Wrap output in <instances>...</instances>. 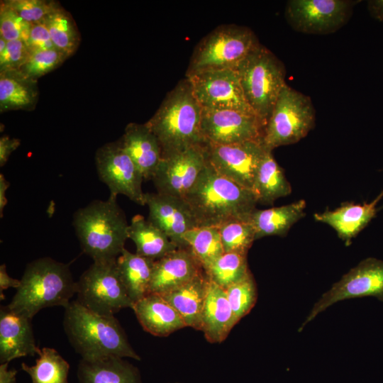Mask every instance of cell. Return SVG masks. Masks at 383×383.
Returning a JSON list of instances; mask_svg holds the SVG:
<instances>
[{
    "label": "cell",
    "instance_id": "d590c367",
    "mask_svg": "<svg viewBox=\"0 0 383 383\" xmlns=\"http://www.w3.org/2000/svg\"><path fill=\"white\" fill-rule=\"evenodd\" d=\"M225 290L236 324L250 311L257 301V287L250 271Z\"/></svg>",
    "mask_w": 383,
    "mask_h": 383
},
{
    "label": "cell",
    "instance_id": "60d3db41",
    "mask_svg": "<svg viewBox=\"0 0 383 383\" xmlns=\"http://www.w3.org/2000/svg\"><path fill=\"white\" fill-rule=\"evenodd\" d=\"M26 44L30 52L55 48L49 31L43 22L31 24Z\"/></svg>",
    "mask_w": 383,
    "mask_h": 383
},
{
    "label": "cell",
    "instance_id": "2e32d148",
    "mask_svg": "<svg viewBox=\"0 0 383 383\" xmlns=\"http://www.w3.org/2000/svg\"><path fill=\"white\" fill-rule=\"evenodd\" d=\"M206 165L204 145L162 157L152 180L157 192L184 199Z\"/></svg>",
    "mask_w": 383,
    "mask_h": 383
},
{
    "label": "cell",
    "instance_id": "f546056e",
    "mask_svg": "<svg viewBox=\"0 0 383 383\" xmlns=\"http://www.w3.org/2000/svg\"><path fill=\"white\" fill-rule=\"evenodd\" d=\"M35 82L16 72L0 73V110H30L37 101Z\"/></svg>",
    "mask_w": 383,
    "mask_h": 383
},
{
    "label": "cell",
    "instance_id": "8fae6325",
    "mask_svg": "<svg viewBox=\"0 0 383 383\" xmlns=\"http://www.w3.org/2000/svg\"><path fill=\"white\" fill-rule=\"evenodd\" d=\"M357 3L349 0H290L286 4L284 16L297 32L329 34L348 22Z\"/></svg>",
    "mask_w": 383,
    "mask_h": 383
},
{
    "label": "cell",
    "instance_id": "74e56055",
    "mask_svg": "<svg viewBox=\"0 0 383 383\" xmlns=\"http://www.w3.org/2000/svg\"><path fill=\"white\" fill-rule=\"evenodd\" d=\"M31 24L23 20L4 1L0 6V36L6 41L22 40L26 43Z\"/></svg>",
    "mask_w": 383,
    "mask_h": 383
},
{
    "label": "cell",
    "instance_id": "836d02e7",
    "mask_svg": "<svg viewBox=\"0 0 383 383\" xmlns=\"http://www.w3.org/2000/svg\"><path fill=\"white\" fill-rule=\"evenodd\" d=\"M247 255L236 252H224L204 271L210 281L225 289L250 272Z\"/></svg>",
    "mask_w": 383,
    "mask_h": 383
},
{
    "label": "cell",
    "instance_id": "4316f807",
    "mask_svg": "<svg viewBox=\"0 0 383 383\" xmlns=\"http://www.w3.org/2000/svg\"><path fill=\"white\" fill-rule=\"evenodd\" d=\"M155 261L126 248L116 259L121 279L133 304L149 294Z\"/></svg>",
    "mask_w": 383,
    "mask_h": 383
},
{
    "label": "cell",
    "instance_id": "4dcf8cb0",
    "mask_svg": "<svg viewBox=\"0 0 383 383\" xmlns=\"http://www.w3.org/2000/svg\"><path fill=\"white\" fill-rule=\"evenodd\" d=\"M35 364H21V369L30 377L32 383H68L70 365L54 348L40 349Z\"/></svg>",
    "mask_w": 383,
    "mask_h": 383
},
{
    "label": "cell",
    "instance_id": "4fadbf2b",
    "mask_svg": "<svg viewBox=\"0 0 383 383\" xmlns=\"http://www.w3.org/2000/svg\"><path fill=\"white\" fill-rule=\"evenodd\" d=\"M95 162L99 177L108 186L110 196L123 194L139 205L145 204L143 176L119 140L100 147Z\"/></svg>",
    "mask_w": 383,
    "mask_h": 383
},
{
    "label": "cell",
    "instance_id": "7bdbcfd3",
    "mask_svg": "<svg viewBox=\"0 0 383 383\" xmlns=\"http://www.w3.org/2000/svg\"><path fill=\"white\" fill-rule=\"evenodd\" d=\"M21 284V280L17 279H13L10 277L7 272L5 264H2L0 266V296L1 299H4V290L7 289L8 288L13 287L16 289L19 287Z\"/></svg>",
    "mask_w": 383,
    "mask_h": 383
},
{
    "label": "cell",
    "instance_id": "3957f363",
    "mask_svg": "<svg viewBox=\"0 0 383 383\" xmlns=\"http://www.w3.org/2000/svg\"><path fill=\"white\" fill-rule=\"evenodd\" d=\"M202 108L185 78L166 95L145 124L157 138L162 157L204 144L201 131Z\"/></svg>",
    "mask_w": 383,
    "mask_h": 383
},
{
    "label": "cell",
    "instance_id": "b9f144b4",
    "mask_svg": "<svg viewBox=\"0 0 383 383\" xmlns=\"http://www.w3.org/2000/svg\"><path fill=\"white\" fill-rule=\"evenodd\" d=\"M21 140L4 135L0 138V166H4L11 154L20 145Z\"/></svg>",
    "mask_w": 383,
    "mask_h": 383
},
{
    "label": "cell",
    "instance_id": "7dc6e473",
    "mask_svg": "<svg viewBox=\"0 0 383 383\" xmlns=\"http://www.w3.org/2000/svg\"><path fill=\"white\" fill-rule=\"evenodd\" d=\"M6 45H7V41L4 38L0 36V55L4 52L6 48Z\"/></svg>",
    "mask_w": 383,
    "mask_h": 383
},
{
    "label": "cell",
    "instance_id": "1f68e13d",
    "mask_svg": "<svg viewBox=\"0 0 383 383\" xmlns=\"http://www.w3.org/2000/svg\"><path fill=\"white\" fill-rule=\"evenodd\" d=\"M187 248L205 270L224 253L218 228L197 226L188 231L183 236Z\"/></svg>",
    "mask_w": 383,
    "mask_h": 383
},
{
    "label": "cell",
    "instance_id": "ffe728a7",
    "mask_svg": "<svg viewBox=\"0 0 383 383\" xmlns=\"http://www.w3.org/2000/svg\"><path fill=\"white\" fill-rule=\"evenodd\" d=\"M382 197L383 191L370 203H345L334 210L315 213L314 218L332 227L345 244L349 245L352 239L376 216L377 204Z\"/></svg>",
    "mask_w": 383,
    "mask_h": 383
},
{
    "label": "cell",
    "instance_id": "8992f818",
    "mask_svg": "<svg viewBox=\"0 0 383 383\" xmlns=\"http://www.w3.org/2000/svg\"><path fill=\"white\" fill-rule=\"evenodd\" d=\"M235 70L247 101L266 126L277 98L287 84L284 64L259 43Z\"/></svg>",
    "mask_w": 383,
    "mask_h": 383
},
{
    "label": "cell",
    "instance_id": "d6a6232c",
    "mask_svg": "<svg viewBox=\"0 0 383 383\" xmlns=\"http://www.w3.org/2000/svg\"><path fill=\"white\" fill-rule=\"evenodd\" d=\"M48 28L55 48L67 57L77 49L79 35L71 16L58 6L42 21Z\"/></svg>",
    "mask_w": 383,
    "mask_h": 383
},
{
    "label": "cell",
    "instance_id": "277c9868",
    "mask_svg": "<svg viewBox=\"0 0 383 383\" xmlns=\"http://www.w3.org/2000/svg\"><path fill=\"white\" fill-rule=\"evenodd\" d=\"M20 280L21 284L7 306L31 319L45 308H65L76 294L77 282L69 265L49 257L29 262Z\"/></svg>",
    "mask_w": 383,
    "mask_h": 383
},
{
    "label": "cell",
    "instance_id": "f1b7e54d",
    "mask_svg": "<svg viewBox=\"0 0 383 383\" xmlns=\"http://www.w3.org/2000/svg\"><path fill=\"white\" fill-rule=\"evenodd\" d=\"M272 151L267 150L258 169L252 192L257 203L272 205L279 198L292 192L290 183L274 160Z\"/></svg>",
    "mask_w": 383,
    "mask_h": 383
},
{
    "label": "cell",
    "instance_id": "44dd1931",
    "mask_svg": "<svg viewBox=\"0 0 383 383\" xmlns=\"http://www.w3.org/2000/svg\"><path fill=\"white\" fill-rule=\"evenodd\" d=\"M119 142L144 179H152L162 160V151L157 138L145 123H129Z\"/></svg>",
    "mask_w": 383,
    "mask_h": 383
},
{
    "label": "cell",
    "instance_id": "ba28073f",
    "mask_svg": "<svg viewBox=\"0 0 383 383\" xmlns=\"http://www.w3.org/2000/svg\"><path fill=\"white\" fill-rule=\"evenodd\" d=\"M316 111L311 98L286 84L281 91L265 128L267 150L296 143L315 126Z\"/></svg>",
    "mask_w": 383,
    "mask_h": 383
},
{
    "label": "cell",
    "instance_id": "30bf717a",
    "mask_svg": "<svg viewBox=\"0 0 383 383\" xmlns=\"http://www.w3.org/2000/svg\"><path fill=\"white\" fill-rule=\"evenodd\" d=\"M365 296H374L383 301V260L366 258L345 274L322 294L299 331H301L320 313L336 302Z\"/></svg>",
    "mask_w": 383,
    "mask_h": 383
},
{
    "label": "cell",
    "instance_id": "7c38bea8",
    "mask_svg": "<svg viewBox=\"0 0 383 383\" xmlns=\"http://www.w3.org/2000/svg\"><path fill=\"white\" fill-rule=\"evenodd\" d=\"M206 162L218 173L252 191L260 165L268 150L262 140L231 145L204 143Z\"/></svg>",
    "mask_w": 383,
    "mask_h": 383
},
{
    "label": "cell",
    "instance_id": "e0dca14e",
    "mask_svg": "<svg viewBox=\"0 0 383 383\" xmlns=\"http://www.w3.org/2000/svg\"><path fill=\"white\" fill-rule=\"evenodd\" d=\"M148 220L162 231L178 248H185L183 236L196 227L184 199L160 193H145Z\"/></svg>",
    "mask_w": 383,
    "mask_h": 383
},
{
    "label": "cell",
    "instance_id": "603a6c76",
    "mask_svg": "<svg viewBox=\"0 0 383 383\" xmlns=\"http://www.w3.org/2000/svg\"><path fill=\"white\" fill-rule=\"evenodd\" d=\"M209 282L204 271L183 285L160 295L179 313L187 327L201 330L202 311Z\"/></svg>",
    "mask_w": 383,
    "mask_h": 383
},
{
    "label": "cell",
    "instance_id": "52a82bcc",
    "mask_svg": "<svg viewBox=\"0 0 383 383\" xmlns=\"http://www.w3.org/2000/svg\"><path fill=\"white\" fill-rule=\"evenodd\" d=\"M259 43L248 27L233 24L218 26L195 47L186 77L210 70L236 69Z\"/></svg>",
    "mask_w": 383,
    "mask_h": 383
},
{
    "label": "cell",
    "instance_id": "cb8c5ba5",
    "mask_svg": "<svg viewBox=\"0 0 383 383\" xmlns=\"http://www.w3.org/2000/svg\"><path fill=\"white\" fill-rule=\"evenodd\" d=\"M235 325L226 290L210 281L202 311L200 331H203L209 342L221 343L226 340Z\"/></svg>",
    "mask_w": 383,
    "mask_h": 383
},
{
    "label": "cell",
    "instance_id": "ee69618b",
    "mask_svg": "<svg viewBox=\"0 0 383 383\" xmlns=\"http://www.w3.org/2000/svg\"><path fill=\"white\" fill-rule=\"evenodd\" d=\"M370 14L375 19L383 21V0H371L367 2Z\"/></svg>",
    "mask_w": 383,
    "mask_h": 383
},
{
    "label": "cell",
    "instance_id": "83f0119b",
    "mask_svg": "<svg viewBox=\"0 0 383 383\" xmlns=\"http://www.w3.org/2000/svg\"><path fill=\"white\" fill-rule=\"evenodd\" d=\"M128 236L135 244V253L154 260L179 248L162 231L140 215L131 219Z\"/></svg>",
    "mask_w": 383,
    "mask_h": 383
},
{
    "label": "cell",
    "instance_id": "8d00e7d4",
    "mask_svg": "<svg viewBox=\"0 0 383 383\" xmlns=\"http://www.w3.org/2000/svg\"><path fill=\"white\" fill-rule=\"evenodd\" d=\"M66 58L55 48L31 51L16 72L27 79L36 82L40 77L57 68Z\"/></svg>",
    "mask_w": 383,
    "mask_h": 383
},
{
    "label": "cell",
    "instance_id": "f35d334b",
    "mask_svg": "<svg viewBox=\"0 0 383 383\" xmlns=\"http://www.w3.org/2000/svg\"><path fill=\"white\" fill-rule=\"evenodd\" d=\"M4 2L30 24L42 22L59 6L54 1L45 0H8Z\"/></svg>",
    "mask_w": 383,
    "mask_h": 383
},
{
    "label": "cell",
    "instance_id": "d6986e66",
    "mask_svg": "<svg viewBox=\"0 0 383 383\" xmlns=\"http://www.w3.org/2000/svg\"><path fill=\"white\" fill-rule=\"evenodd\" d=\"M31 318L17 313L9 306L0 309V362L38 355Z\"/></svg>",
    "mask_w": 383,
    "mask_h": 383
},
{
    "label": "cell",
    "instance_id": "7a4b0ae2",
    "mask_svg": "<svg viewBox=\"0 0 383 383\" xmlns=\"http://www.w3.org/2000/svg\"><path fill=\"white\" fill-rule=\"evenodd\" d=\"M63 327L70 345L83 360L118 356L140 360L114 315L94 313L74 300L65 308Z\"/></svg>",
    "mask_w": 383,
    "mask_h": 383
},
{
    "label": "cell",
    "instance_id": "6da1fadb",
    "mask_svg": "<svg viewBox=\"0 0 383 383\" xmlns=\"http://www.w3.org/2000/svg\"><path fill=\"white\" fill-rule=\"evenodd\" d=\"M197 226L218 228L233 220H249L256 209L252 191L216 172L207 162L184 199Z\"/></svg>",
    "mask_w": 383,
    "mask_h": 383
},
{
    "label": "cell",
    "instance_id": "bcb514c9",
    "mask_svg": "<svg viewBox=\"0 0 383 383\" xmlns=\"http://www.w3.org/2000/svg\"><path fill=\"white\" fill-rule=\"evenodd\" d=\"M10 184L6 179L3 174H0V216H3V211L6 204H7V200L6 198V191L9 187Z\"/></svg>",
    "mask_w": 383,
    "mask_h": 383
},
{
    "label": "cell",
    "instance_id": "ab89813d",
    "mask_svg": "<svg viewBox=\"0 0 383 383\" xmlns=\"http://www.w3.org/2000/svg\"><path fill=\"white\" fill-rule=\"evenodd\" d=\"M30 52L26 43L22 40L7 41L4 52L0 55V73L17 72Z\"/></svg>",
    "mask_w": 383,
    "mask_h": 383
},
{
    "label": "cell",
    "instance_id": "c3c4849f",
    "mask_svg": "<svg viewBox=\"0 0 383 383\" xmlns=\"http://www.w3.org/2000/svg\"><path fill=\"white\" fill-rule=\"evenodd\" d=\"M174 383H180V382H174Z\"/></svg>",
    "mask_w": 383,
    "mask_h": 383
},
{
    "label": "cell",
    "instance_id": "d4e9b609",
    "mask_svg": "<svg viewBox=\"0 0 383 383\" xmlns=\"http://www.w3.org/2000/svg\"><path fill=\"white\" fill-rule=\"evenodd\" d=\"M77 376L79 383H142L139 369L118 356L81 359Z\"/></svg>",
    "mask_w": 383,
    "mask_h": 383
},
{
    "label": "cell",
    "instance_id": "e575fe53",
    "mask_svg": "<svg viewBox=\"0 0 383 383\" xmlns=\"http://www.w3.org/2000/svg\"><path fill=\"white\" fill-rule=\"evenodd\" d=\"M224 252L248 254L255 239L254 228L249 220H233L218 228Z\"/></svg>",
    "mask_w": 383,
    "mask_h": 383
},
{
    "label": "cell",
    "instance_id": "5b68a950",
    "mask_svg": "<svg viewBox=\"0 0 383 383\" xmlns=\"http://www.w3.org/2000/svg\"><path fill=\"white\" fill-rule=\"evenodd\" d=\"M116 196L95 200L74 214L73 225L83 252L94 262L116 260L123 250L128 224Z\"/></svg>",
    "mask_w": 383,
    "mask_h": 383
},
{
    "label": "cell",
    "instance_id": "484cf974",
    "mask_svg": "<svg viewBox=\"0 0 383 383\" xmlns=\"http://www.w3.org/2000/svg\"><path fill=\"white\" fill-rule=\"evenodd\" d=\"M306 206L304 200H299L267 209H255L249 218L255 233V239L270 235H286L291 227L304 216Z\"/></svg>",
    "mask_w": 383,
    "mask_h": 383
},
{
    "label": "cell",
    "instance_id": "ac0fdd59",
    "mask_svg": "<svg viewBox=\"0 0 383 383\" xmlns=\"http://www.w3.org/2000/svg\"><path fill=\"white\" fill-rule=\"evenodd\" d=\"M204 271L201 265L187 248H179L155 261L149 294L167 293Z\"/></svg>",
    "mask_w": 383,
    "mask_h": 383
},
{
    "label": "cell",
    "instance_id": "5bb4252c",
    "mask_svg": "<svg viewBox=\"0 0 383 383\" xmlns=\"http://www.w3.org/2000/svg\"><path fill=\"white\" fill-rule=\"evenodd\" d=\"M186 78L202 109H233L255 115L246 100L235 69L206 71Z\"/></svg>",
    "mask_w": 383,
    "mask_h": 383
},
{
    "label": "cell",
    "instance_id": "f6af8a7d",
    "mask_svg": "<svg viewBox=\"0 0 383 383\" xmlns=\"http://www.w3.org/2000/svg\"><path fill=\"white\" fill-rule=\"evenodd\" d=\"M9 362L0 365V383H16L17 370H8Z\"/></svg>",
    "mask_w": 383,
    "mask_h": 383
},
{
    "label": "cell",
    "instance_id": "9c48e42d",
    "mask_svg": "<svg viewBox=\"0 0 383 383\" xmlns=\"http://www.w3.org/2000/svg\"><path fill=\"white\" fill-rule=\"evenodd\" d=\"M77 301L94 313L112 316L133 307L121 279L116 259L94 262L77 282Z\"/></svg>",
    "mask_w": 383,
    "mask_h": 383
},
{
    "label": "cell",
    "instance_id": "9a60e30c",
    "mask_svg": "<svg viewBox=\"0 0 383 383\" xmlns=\"http://www.w3.org/2000/svg\"><path fill=\"white\" fill-rule=\"evenodd\" d=\"M265 128L253 114L233 109H202L201 131L204 143L231 145L262 140Z\"/></svg>",
    "mask_w": 383,
    "mask_h": 383
},
{
    "label": "cell",
    "instance_id": "7402d4cb",
    "mask_svg": "<svg viewBox=\"0 0 383 383\" xmlns=\"http://www.w3.org/2000/svg\"><path fill=\"white\" fill-rule=\"evenodd\" d=\"M143 330L165 337L187 327L179 313L160 294H148L132 307Z\"/></svg>",
    "mask_w": 383,
    "mask_h": 383
}]
</instances>
